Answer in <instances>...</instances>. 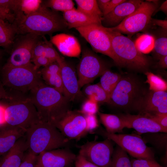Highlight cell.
I'll use <instances>...</instances> for the list:
<instances>
[{"label":"cell","instance_id":"obj_28","mask_svg":"<svg viewBox=\"0 0 167 167\" xmlns=\"http://www.w3.org/2000/svg\"><path fill=\"white\" fill-rule=\"evenodd\" d=\"M101 76L99 84L108 94L110 99L111 95L121 79L122 75L107 69Z\"/></svg>","mask_w":167,"mask_h":167},{"label":"cell","instance_id":"obj_11","mask_svg":"<svg viewBox=\"0 0 167 167\" xmlns=\"http://www.w3.org/2000/svg\"><path fill=\"white\" fill-rule=\"evenodd\" d=\"M111 140L88 141L81 146L79 155L98 167H111L114 151Z\"/></svg>","mask_w":167,"mask_h":167},{"label":"cell","instance_id":"obj_2","mask_svg":"<svg viewBox=\"0 0 167 167\" xmlns=\"http://www.w3.org/2000/svg\"><path fill=\"white\" fill-rule=\"evenodd\" d=\"M28 97L41 120L53 125L70 110V101L64 95L42 81L30 91Z\"/></svg>","mask_w":167,"mask_h":167},{"label":"cell","instance_id":"obj_49","mask_svg":"<svg viewBox=\"0 0 167 167\" xmlns=\"http://www.w3.org/2000/svg\"><path fill=\"white\" fill-rule=\"evenodd\" d=\"M10 97V95L6 92L2 84L0 83V101L2 99H8Z\"/></svg>","mask_w":167,"mask_h":167},{"label":"cell","instance_id":"obj_32","mask_svg":"<svg viewBox=\"0 0 167 167\" xmlns=\"http://www.w3.org/2000/svg\"><path fill=\"white\" fill-rule=\"evenodd\" d=\"M145 74L147 77L145 82L149 84V90L156 92H166L167 82L161 77L148 71L146 72Z\"/></svg>","mask_w":167,"mask_h":167},{"label":"cell","instance_id":"obj_3","mask_svg":"<svg viewBox=\"0 0 167 167\" xmlns=\"http://www.w3.org/2000/svg\"><path fill=\"white\" fill-rule=\"evenodd\" d=\"M25 136L28 150L37 156L47 151L64 148L69 140L53 124L40 121L27 130Z\"/></svg>","mask_w":167,"mask_h":167},{"label":"cell","instance_id":"obj_44","mask_svg":"<svg viewBox=\"0 0 167 167\" xmlns=\"http://www.w3.org/2000/svg\"><path fill=\"white\" fill-rule=\"evenodd\" d=\"M0 20L8 21L11 23H13L15 16L10 11L0 6Z\"/></svg>","mask_w":167,"mask_h":167},{"label":"cell","instance_id":"obj_37","mask_svg":"<svg viewBox=\"0 0 167 167\" xmlns=\"http://www.w3.org/2000/svg\"><path fill=\"white\" fill-rule=\"evenodd\" d=\"M21 0H0V6L14 14L15 17L23 12L20 9Z\"/></svg>","mask_w":167,"mask_h":167},{"label":"cell","instance_id":"obj_14","mask_svg":"<svg viewBox=\"0 0 167 167\" xmlns=\"http://www.w3.org/2000/svg\"><path fill=\"white\" fill-rule=\"evenodd\" d=\"M54 125L69 140H79L88 133L84 115L69 110Z\"/></svg>","mask_w":167,"mask_h":167},{"label":"cell","instance_id":"obj_38","mask_svg":"<svg viewBox=\"0 0 167 167\" xmlns=\"http://www.w3.org/2000/svg\"><path fill=\"white\" fill-rule=\"evenodd\" d=\"M98 110V103L88 99L84 102L79 111L84 115H87L95 114Z\"/></svg>","mask_w":167,"mask_h":167},{"label":"cell","instance_id":"obj_52","mask_svg":"<svg viewBox=\"0 0 167 167\" xmlns=\"http://www.w3.org/2000/svg\"><path fill=\"white\" fill-rule=\"evenodd\" d=\"M161 11L165 14L167 12V1H165L161 5L157 11Z\"/></svg>","mask_w":167,"mask_h":167},{"label":"cell","instance_id":"obj_16","mask_svg":"<svg viewBox=\"0 0 167 167\" xmlns=\"http://www.w3.org/2000/svg\"><path fill=\"white\" fill-rule=\"evenodd\" d=\"M139 114L148 115L167 113V92L149 90L138 107Z\"/></svg>","mask_w":167,"mask_h":167},{"label":"cell","instance_id":"obj_46","mask_svg":"<svg viewBox=\"0 0 167 167\" xmlns=\"http://www.w3.org/2000/svg\"><path fill=\"white\" fill-rule=\"evenodd\" d=\"M126 0H110L103 16L106 15L114 9L118 5L125 2Z\"/></svg>","mask_w":167,"mask_h":167},{"label":"cell","instance_id":"obj_33","mask_svg":"<svg viewBox=\"0 0 167 167\" xmlns=\"http://www.w3.org/2000/svg\"><path fill=\"white\" fill-rule=\"evenodd\" d=\"M45 7L54 11L63 12L74 8L75 4L72 0H48L42 2Z\"/></svg>","mask_w":167,"mask_h":167},{"label":"cell","instance_id":"obj_7","mask_svg":"<svg viewBox=\"0 0 167 167\" xmlns=\"http://www.w3.org/2000/svg\"><path fill=\"white\" fill-rule=\"evenodd\" d=\"M2 77L3 85L21 93L30 91L42 81L40 71L32 63L20 66H3Z\"/></svg>","mask_w":167,"mask_h":167},{"label":"cell","instance_id":"obj_43","mask_svg":"<svg viewBox=\"0 0 167 167\" xmlns=\"http://www.w3.org/2000/svg\"><path fill=\"white\" fill-rule=\"evenodd\" d=\"M32 62H33L35 68L38 70L41 67H45L54 62L45 57L39 56L33 58Z\"/></svg>","mask_w":167,"mask_h":167},{"label":"cell","instance_id":"obj_29","mask_svg":"<svg viewBox=\"0 0 167 167\" xmlns=\"http://www.w3.org/2000/svg\"><path fill=\"white\" fill-rule=\"evenodd\" d=\"M84 92L88 99L98 103H109L110 97L99 83L88 85L85 88Z\"/></svg>","mask_w":167,"mask_h":167},{"label":"cell","instance_id":"obj_30","mask_svg":"<svg viewBox=\"0 0 167 167\" xmlns=\"http://www.w3.org/2000/svg\"><path fill=\"white\" fill-rule=\"evenodd\" d=\"M77 9L85 14L101 20L103 16L96 0H75Z\"/></svg>","mask_w":167,"mask_h":167},{"label":"cell","instance_id":"obj_18","mask_svg":"<svg viewBox=\"0 0 167 167\" xmlns=\"http://www.w3.org/2000/svg\"><path fill=\"white\" fill-rule=\"evenodd\" d=\"M63 88V95L69 101H73L82 96L78 77L74 68L63 58L59 62Z\"/></svg>","mask_w":167,"mask_h":167},{"label":"cell","instance_id":"obj_48","mask_svg":"<svg viewBox=\"0 0 167 167\" xmlns=\"http://www.w3.org/2000/svg\"><path fill=\"white\" fill-rule=\"evenodd\" d=\"M151 22L154 24L156 25L161 27L165 31H167V20L152 19Z\"/></svg>","mask_w":167,"mask_h":167},{"label":"cell","instance_id":"obj_5","mask_svg":"<svg viewBox=\"0 0 167 167\" xmlns=\"http://www.w3.org/2000/svg\"><path fill=\"white\" fill-rule=\"evenodd\" d=\"M148 91L136 76H122L111 95L109 104L126 111H136Z\"/></svg>","mask_w":167,"mask_h":167},{"label":"cell","instance_id":"obj_4","mask_svg":"<svg viewBox=\"0 0 167 167\" xmlns=\"http://www.w3.org/2000/svg\"><path fill=\"white\" fill-rule=\"evenodd\" d=\"M110 38L113 52L118 65L137 71H146L149 61L137 48L131 39L116 31L105 28Z\"/></svg>","mask_w":167,"mask_h":167},{"label":"cell","instance_id":"obj_21","mask_svg":"<svg viewBox=\"0 0 167 167\" xmlns=\"http://www.w3.org/2000/svg\"><path fill=\"white\" fill-rule=\"evenodd\" d=\"M28 151L24 135L18 140L2 160L0 159V167H19Z\"/></svg>","mask_w":167,"mask_h":167},{"label":"cell","instance_id":"obj_22","mask_svg":"<svg viewBox=\"0 0 167 167\" xmlns=\"http://www.w3.org/2000/svg\"><path fill=\"white\" fill-rule=\"evenodd\" d=\"M25 132L21 128L6 124L0 126V156L10 150Z\"/></svg>","mask_w":167,"mask_h":167},{"label":"cell","instance_id":"obj_1","mask_svg":"<svg viewBox=\"0 0 167 167\" xmlns=\"http://www.w3.org/2000/svg\"><path fill=\"white\" fill-rule=\"evenodd\" d=\"M14 23L16 27L17 34H19L32 33L51 36L54 32L68 28L62 15L42 3L36 11L28 15L23 14L15 19Z\"/></svg>","mask_w":167,"mask_h":167},{"label":"cell","instance_id":"obj_9","mask_svg":"<svg viewBox=\"0 0 167 167\" xmlns=\"http://www.w3.org/2000/svg\"><path fill=\"white\" fill-rule=\"evenodd\" d=\"M75 29L95 52L108 56L118 65V59L105 27L101 24H94Z\"/></svg>","mask_w":167,"mask_h":167},{"label":"cell","instance_id":"obj_19","mask_svg":"<svg viewBox=\"0 0 167 167\" xmlns=\"http://www.w3.org/2000/svg\"><path fill=\"white\" fill-rule=\"evenodd\" d=\"M143 1L140 0H126L118 5L112 11L103 15L101 19V25L106 28L117 26L134 12Z\"/></svg>","mask_w":167,"mask_h":167},{"label":"cell","instance_id":"obj_36","mask_svg":"<svg viewBox=\"0 0 167 167\" xmlns=\"http://www.w3.org/2000/svg\"><path fill=\"white\" fill-rule=\"evenodd\" d=\"M153 49L159 56H167V38L166 35L161 36L155 39Z\"/></svg>","mask_w":167,"mask_h":167},{"label":"cell","instance_id":"obj_41","mask_svg":"<svg viewBox=\"0 0 167 167\" xmlns=\"http://www.w3.org/2000/svg\"><path fill=\"white\" fill-rule=\"evenodd\" d=\"M145 116L152 119L163 128L167 131V113H156Z\"/></svg>","mask_w":167,"mask_h":167},{"label":"cell","instance_id":"obj_40","mask_svg":"<svg viewBox=\"0 0 167 167\" xmlns=\"http://www.w3.org/2000/svg\"><path fill=\"white\" fill-rule=\"evenodd\" d=\"M87 131L91 132L99 126V123L95 114L84 115Z\"/></svg>","mask_w":167,"mask_h":167},{"label":"cell","instance_id":"obj_45","mask_svg":"<svg viewBox=\"0 0 167 167\" xmlns=\"http://www.w3.org/2000/svg\"><path fill=\"white\" fill-rule=\"evenodd\" d=\"M74 164L75 167H98L79 154L76 156Z\"/></svg>","mask_w":167,"mask_h":167},{"label":"cell","instance_id":"obj_23","mask_svg":"<svg viewBox=\"0 0 167 167\" xmlns=\"http://www.w3.org/2000/svg\"><path fill=\"white\" fill-rule=\"evenodd\" d=\"M62 16L69 29L94 24H101V20L88 15L75 8L63 12Z\"/></svg>","mask_w":167,"mask_h":167},{"label":"cell","instance_id":"obj_34","mask_svg":"<svg viewBox=\"0 0 167 167\" xmlns=\"http://www.w3.org/2000/svg\"><path fill=\"white\" fill-rule=\"evenodd\" d=\"M155 38L149 34H144L139 36L135 44L137 49L143 54H148L153 49Z\"/></svg>","mask_w":167,"mask_h":167},{"label":"cell","instance_id":"obj_8","mask_svg":"<svg viewBox=\"0 0 167 167\" xmlns=\"http://www.w3.org/2000/svg\"><path fill=\"white\" fill-rule=\"evenodd\" d=\"M157 4L152 0L143 1L139 6L120 24L109 28L121 33L131 36L145 30L151 22V17L156 11Z\"/></svg>","mask_w":167,"mask_h":167},{"label":"cell","instance_id":"obj_27","mask_svg":"<svg viewBox=\"0 0 167 167\" xmlns=\"http://www.w3.org/2000/svg\"><path fill=\"white\" fill-rule=\"evenodd\" d=\"M16 27L13 23L0 20V46L8 49L13 45L15 35Z\"/></svg>","mask_w":167,"mask_h":167},{"label":"cell","instance_id":"obj_35","mask_svg":"<svg viewBox=\"0 0 167 167\" xmlns=\"http://www.w3.org/2000/svg\"><path fill=\"white\" fill-rule=\"evenodd\" d=\"M41 0H21L20 9L25 15H28L37 11L41 4Z\"/></svg>","mask_w":167,"mask_h":167},{"label":"cell","instance_id":"obj_20","mask_svg":"<svg viewBox=\"0 0 167 167\" xmlns=\"http://www.w3.org/2000/svg\"><path fill=\"white\" fill-rule=\"evenodd\" d=\"M50 41L65 56L78 58L81 53L80 43L73 35L65 33L57 34L50 37Z\"/></svg>","mask_w":167,"mask_h":167},{"label":"cell","instance_id":"obj_51","mask_svg":"<svg viewBox=\"0 0 167 167\" xmlns=\"http://www.w3.org/2000/svg\"><path fill=\"white\" fill-rule=\"evenodd\" d=\"M159 66L161 68L166 69L167 68V56L161 57L159 58Z\"/></svg>","mask_w":167,"mask_h":167},{"label":"cell","instance_id":"obj_6","mask_svg":"<svg viewBox=\"0 0 167 167\" xmlns=\"http://www.w3.org/2000/svg\"><path fill=\"white\" fill-rule=\"evenodd\" d=\"M5 106V118L6 124L18 127L26 131L41 121L37 111L28 97L21 95H11Z\"/></svg>","mask_w":167,"mask_h":167},{"label":"cell","instance_id":"obj_54","mask_svg":"<svg viewBox=\"0 0 167 167\" xmlns=\"http://www.w3.org/2000/svg\"></svg>","mask_w":167,"mask_h":167},{"label":"cell","instance_id":"obj_17","mask_svg":"<svg viewBox=\"0 0 167 167\" xmlns=\"http://www.w3.org/2000/svg\"><path fill=\"white\" fill-rule=\"evenodd\" d=\"M119 117L123 121L125 127L135 130L138 134L162 132L167 133V131L150 118L139 114H122Z\"/></svg>","mask_w":167,"mask_h":167},{"label":"cell","instance_id":"obj_24","mask_svg":"<svg viewBox=\"0 0 167 167\" xmlns=\"http://www.w3.org/2000/svg\"><path fill=\"white\" fill-rule=\"evenodd\" d=\"M41 78L45 84L63 93V88L61 74V67L58 63L53 62L44 67L40 71Z\"/></svg>","mask_w":167,"mask_h":167},{"label":"cell","instance_id":"obj_13","mask_svg":"<svg viewBox=\"0 0 167 167\" xmlns=\"http://www.w3.org/2000/svg\"><path fill=\"white\" fill-rule=\"evenodd\" d=\"M42 37L32 33L23 35L14 42L10 56L4 66H20L31 63L33 49Z\"/></svg>","mask_w":167,"mask_h":167},{"label":"cell","instance_id":"obj_26","mask_svg":"<svg viewBox=\"0 0 167 167\" xmlns=\"http://www.w3.org/2000/svg\"><path fill=\"white\" fill-rule=\"evenodd\" d=\"M98 115L106 130V132L109 134L121 132L125 128L123 121L119 116L100 112H98Z\"/></svg>","mask_w":167,"mask_h":167},{"label":"cell","instance_id":"obj_53","mask_svg":"<svg viewBox=\"0 0 167 167\" xmlns=\"http://www.w3.org/2000/svg\"><path fill=\"white\" fill-rule=\"evenodd\" d=\"M3 53L2 51L0 49V60L3 56Z\"/></svg>","mask_w":167,"mask_h":167},{"label":"cell","instance_id":"obj_42","mask_svg":"<svg viewBox=\"0 0 167 167\" xmlns=\"http://www.w3.org/2000/svg\"><path fill=\"white\" fill-rule=\"evenodd\" d=\"M37 156L28 150L19 167H36Z\"/></svg>","mask_w":167,"mask_h":167},{"label":"cell","instance_id":"obj_12","mask_svg":"<svg viewBox=\"0 0 167 167\" xmlns=\"http://www.w3.org/2000/svg\"><path fill=\"white\" fill-rule=\"evenodd\" d=\"M104 133L107 138L135 159L154 158L153 153L140 135Z\"/></svg>","mask_w":167,"mask_h":167},{"label":"cell","instance_id":"obj_25","mask_svg":"<svg viewBox=\"0 0 167 167\" xmlns=\"http://www.w3.org/2000/svg\"><path fill=\"white\" fill-rule=\"evenodd\" d=\"M53 45L44 36H42L33 49L32 59L37 57L43 56L53 62H59L63 58L59 54Z\"/></svg>","mask_w":167,"mask_h":167},{"label":"cell","instance_id":"obj_47","mask_svg":"<svg viewBox=\"0 0 167 167\" xmlns=\"http://www.w3.org/2000/svg\"><path fill=\"white\" fill-rule=\"evenodd\" d=\"M110 0H96L99 8L103 15L104 12Z\"/></svg>","mask_w":167,"mask_h":167},{"label":"cell","instance_id":"obj_39","mask_svg":"<svg viewBox=\"0 0 167 167\" xmlns=\"http://www.w3.org/2000/svg\"><path fill=\"white\" fill-rule=\"evenodd\" d=\"M131 162L132 167H163L154 158L134 159Z\"/></svg>","mask_w":167,"mask_h":167},{"label":"cell","instance_id":"obj_15","mask_svg":"<svg viewBox=\"0 0 167 167\" xmlns=\"http://www.w3.org/2000/svg\"><path fill=\"white\" fill-rule=\"evenodd\" d=\"M76 156L66 148L45 151L37 156L36 167H72Z\"/></svg>","mask_w":167,"mask_h":167},{"label":"cell","instance_id":"obj_31","mask_svg":"<svg viewBox=\"0 0 167 167\" xmlns=\"http://www.w3.org/2000/svg\"><path fill=\"white\" fill-rule=\"evenodd\" d=\"M111 167H132L127 153L118 146L114 149Z\"/></svg>","mask_w":167,"mask_h":167},{"label":"cell","instance_id":"obj_10","mask_svg":"<svg viewBox=\"0 0 167 167\" xmlns=\"http://www.w3.org/2000/svg\"><path fill=\"white\" fill-rule=\"evenodd\" d=\"M78 65L77 72L80 88L93 81L107 69L104 62L92 51L85 48Z\"/></svg>","mask_w":167,"mask_h":167},{"label":"cell","instance_id":"obj_50","mask_svg":"<svg viewBox=\"0 0 167 167\" xmlns=\"http://www.w3.org/2000/svg\"><path fill=\"white\" fill-rule=\"evenodd\" d=\"M5 106L0 105V126L6 124L5 118Z\"/></svg>","mask_w":167,"mask_h":167}]
</instances>
